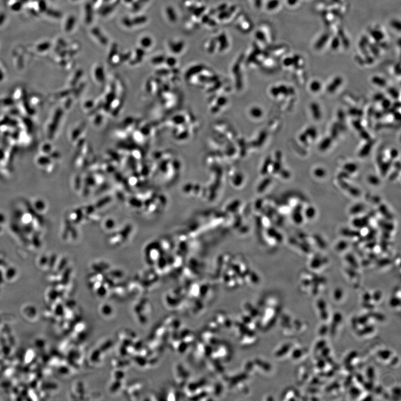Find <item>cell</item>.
<instances>
[{
	"label": "cell",
	"mask_w": 401,
	"mask_h": 401,
	"mask_svg": "<svg viewBox=\"0 0 401 401\" xmlns=\"http://www.w3.org/2000/svg\"><path fill=\"white\" fill-rule=\"evenodd\" d=\"M343 79L340 76L336 77L327 87L328 93H333L337 91L338 89L342 84Z\"/></svg>",
	"instance_id": "1"
},
{
	"label": "cell",
	"mask_w": 401,
	"mask_h": 401,
	"mask_svg": "<svg viewBox=\"0 0 401 401\" xmlns=\"http://www.w3.org/2000/svg\"><path fill=\"white\" fill-rule=\"evenodd\" d=\"M310 109L314 119L316 120H320L322 114L321 107L318 103L315 102L311 103L310 105Z\"/></svg>",
	"instance_id": "2"
},
{
	"label": "cell",
	"mask_w": 401,
	"mask_h": 401,
	"mask_svg": "<svg viewBox=\"0 0 401 401\" xmlns=\"http://www.w3.org/2000/svg\"><path fill=\"white\" fill-rule=\"evenodd\" d=\"M373 144L374 143L372 141L369 140V142H367V143L362 147V149H360L359 153L360 156V157H367L371 151Z\"/></svg>",
	"instance_id": "3"
},
{
	"label": "cell",
	"mask_w": 401,
	"mask_h": 401,
	"mask_svg": "<svg viewBox=\"0 0 401 401\" xmlns=\"http://www.w3.org/2000/svg\"><path fill=\"white\" fill-rule=\"evenodd\" d=\"M332 144V140L330 137L324 138L319 145V149L321 151H325L330 148Z\"/></svg>",
	"instance_id": "4"
},
{
	"label": "cell",
	"mask_w": 401,
	"mask_h": 401,
	"mask_svg": "<svg viewBox=\"0 0 401 401\" xmlns=\"http://www.w3.org/2000/svg\"><path fill=\"white\" fill-rule=\"evenodd\" d=\"M372 82L375 85L379 87H384L387 85V81L380 76H374L372 78Z\"/></svg>",
	"instance_id": "5"
},
{
	"label": "cell",
	"mask_w": 401,
	"mask_h": 401,
	"mask_svg": "<svg viewBox=\"0 0 401 401\" xmlns=\"http://www.w3.org/2000/svg\"><path fill=\"white\" fill-rule=\"evenodd\" d=\"M304 133L308 136V138H310L311 140H316V138L318 136L317 130L313 127L308 128Z\"/></svg>",
	"instance_id": "6"
},
{
	"label": "cell",
	"mask_w": 401,
	"mask_h": 401,
	"mask_svg": "<svg viewBox=\"0 0 401 401\" xmlns=\"http://www.w3.org/2000/svg\"><path fill=\"white\" fill-rule=\"evenodd\" d=\"M309 88L313 93H317L321 91V84L320 81L318 80L313 81L309 85Z\"/></svg>",
	"instance_id": "7"
},
{
	"label": "cell",
	"mask_w": 401,
	"mask_h": 401,
	"mask_svg": "<svg viewBox=\"0 0 401 401\" xmlns=\"http://www.w3.org/2000/svg\"><path fill=\"white\" fill-rule=\"evenodd\" d=\"M344 168L348 172L353 173L357 170V166L354 163H348L344 165Z\"/></svg>",
	"instance_id": "8"
},
{
	"label": "cell",
	"mask_w": 401,
	"mask_h": 401,
	"mask_svg": "<svg viewBox=\"0 0 401 401\" xmlns=\"http://www.w3.org/2000/svg\"><path fill=\"white\" fill-rule=\"evenodd\" d=\"M152 41L151 39L148 37H142V39L140 40V44L143 47H149L152 45Z\"/></svg>",
	"instance_id": "9"
},
{
	"label": "cell",
	"mask_w": 401,
	"mask_h": 401,
	"mask_svg": "<svg viewBox=\"0 0 401 401\" xmlns=\"http://www.w3.org/2000/svg\"><path fill=\"white\" fill-rule=\"evenodd\" d=\"M328 39V35H323V36L321 37V39H319V40L318 41V42L316 43V47H317L318 49H319V48H321V47H323L324 44L325 43H326V42L327 41Z\"/></svg>",
	"instance_id": "10"
},
{
	"label": "cell",
	"mask_w": 401,
	"mask_h": 401,
	"mask_svg": "<svg viewBox=\"0 0 401 401\" xmlns=\"http://www.w3.org/2000/svg\"><path fill=\"white\" fill-rule=\"evenodd\" d=\"M371 35H372L373 37L377 41L381 40L384 37V35L382 34V32H381L380 31H376V30L372 31V32H371Z\"/></svg>",
	"instance_id": "11"
},
{
	"label": "cell",
	"mask_w": 401,
	"mask_h": 401,
	"mask_svg": "<svg viewBox=\"0 0 401 401\" xmlns=\"http://www.w3.org/2000/svg\"><path fill=\"white\" fill-rule=\"evenodd\" d=\"M349 113L351 115L354 117H362L363 115V112L362 110L356 109V108H351L349 110Z\"/></svg>",
	"instance_id": "12"
},
{
	"label": "cell",
	"mask_w": 401,
	"mask_h": 401,
	"mask_svg": "<svg viewBox=\"0 0 401 401\" xmlns=\"http://www.w3.org/2000/svg\"><path fill=\"white\" fill-rule=\"evenodd\" d=\"M382 106L383 108H384L385 109H388V108H390L391 107L392 103L390 100L384 98L381 102Z\"/></svg>",
	"instance_id": "13"
},
{
	"label": "cell",
	"mask_w": 401,
	"mask_h": 401,
	"mask_svg": "<svg viewBox=\"0 0 401 401\" xmlns=\"http://www.w3.org/2000/svg\"><path fill=\"white\" fill-rule=\"evenodd\" d=\"M314 173L318 177H323L325 175V171L322 168H317L314 171Z\"/></svg>",
	"instance_id": "14"
},
{
	"label": "cell",
	"mask_w": 401,
	"mask_h": 401,
	"mask_svg": "<svg viewBox=\"0 0 401 401\" xmlns=\"http://www.w3.org/2000/svg\"><path fill=\"white\" fill-rule=\"evenodd\" d=\"M388 92L389 95L391 96L392 98H394V99H397V98L398 97V91H397V89H396L391 88H389L388 89Z\"/></svg>",
	"instance_id": "15"
},
{
	"label": "cell",
	"mask_w": 401,
	"mask_h": 401,
	"mask_svg": "<svg viewBox=\"0 0 401 401\" xmlns=\"http://www.w3.org/2000/svg\"><path fill=\"white\" fill-rule=\"evenodd\" d=\"M384 97V95L382 93H377L376 94H375L374 96V100L377 101V102H381L383 100Z\"/></svg>",
	"instance_id": "16"
},
{
	"label": "cell",
	"mask_w": 401,
	"mask_h": 401,
	"mask_svg": "<svg viewBox=\"0 0 401 401\" xmlns=\"http://www.w3.org/2000/svg\"><path fill=\"white\" fill-rule=\"evenodd\" d=\"M398 151L397 149H395V148L391 149V151H390V156L393 159H394V158H397L398 156Z\"/></svg>",
	"instance_id": "17"
},
{
	"label": "cell",
	"mask_w": 401,
	"mask_h": 401,
	"mask_svg": "<svg viewBox=\"0 0 401 401\" xmlns=\"http://www.w3.org/2000/svg\"><path fill=\"white\" fill-rule=\"evenodd\" d=\"M299 139H300V140L301 142H302L303 143H306L309 138L308 136L306 135L305 133L304 132L303 133H301V135H300L299 136Z\"/></svg>",
	"instance_id": "18"
},
{
	"label": "cell",
	"mask_w": 401,
	"mask_h": 401,
	"mask_svg": "<svg viewBox=\"0 0 401 401\" xmlns=\"http://www.w3.org/2000/svg\"><path fill=\"white\" fill-rule=\"evenodd\" d=\"M339 40L338 39L337 37H335L332 42V47L333 49H336L338 48V47H339Z\"/></svg>",
	"instance_id": "19"
},
{
	"label": "cell",
	"mask_w": 401,
	"mask_h": 401,
	"mask_svg": "<svg viewBox=\"0 0 401 401\" xmlns=\"http://www.w3.org/2000/svg\"><path fill=\"white\" fill-rule=\"evenodd\" d=\"M353 126L355 128L357 129V130H359L360 131L361 130L363 129L362 124L359 121H358V120L355 121V122L353 123Z\"/></svg>",
	"instance_id": "20"
},
{
	"label": "cell",
	"mask_w": 401,
	"mask_h": 401,
	"mask_svg": "<svg viewBox=\"0 0 401 401\" xmlns=\"http://www.w3.org/2000/svg\"><path fill=\"white\" fill-rule=\"evenodd\" d=\"M360 132V136H361L363 139H365V140H369V139H370V138H370V136H369V134H368L366 131H363V129H362L361 130Z\"/></svg>",
	"instance_id": "21"
},
{
	"label": "cell",
	"mask_w": 401,
	"mask_h": 401,
	"mask_svg": "<svg viewBox=\"0 0 401 401\" xmlns=\"http://www.w3.org/2000/svg\"><path fill=\"white\" fill-rule=\"evenodd\" d=\"M368 180L370 182H372V184H378V179L377 177L374 176H369Z\"/></svg>",
	"instance_id": "22"
},
{
	"label": "cell",
	"mask_w": 401,
	"mask_h": 401,
	"mask_svg": "<svg viewBox=\"0 0 401 401\" xmlns=\"http://www.w3.org/2000/svg\"><path fill=\"white\" fill-rule=\"evenodd\" d=\"M392 25L393 26V27H394L396 29L400 30L401 29V24L400 22L397 21H393V22H392Z\"/></svg>",
	"instance_id": "23"
},
{
	"label": "cell",
	"mask_w": 401,
	"mask_h": 401,
	"mask_svg": "<svg viewBox=\"0 0 401 401\" xmlns=\"http://www.w3.org/2000/svg\"><path fill=\"white\" fill-rule=\"evenodd\" d=\"M289 2L290 5H294L297 2V0H289Z\"/></svg>",
	"instance_id": "24"
}]
</instances>
